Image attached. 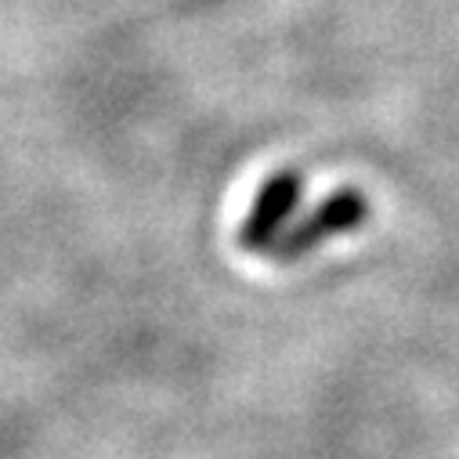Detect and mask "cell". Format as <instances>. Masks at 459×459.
I'll return each instance as SVG.
<instances>
[{"label": "cell", "mask_w": 459, "mask_h": 459, "mask_svg": "<svg viewBox=\"0 0 459 459\" xmlns=\"http://www.w3.org/2000/svg\"><path fill=\"white\" fill-rule=\"evenodd\" d=\"M369 217V203L362 192L355 188H340L333 195H325L304 221H297L293 228H286V232L275 239L272 247V257L275 261H297L311 250H318L325 239H336V236H348L355 232V228Z\"/></svg>", "instance_id": "1"}, {"label": "cell", "mask_w": 459, "mask_h": 459, "mask_svg": "<svg viewBox=\"0 0 459 459\" xmlns=\"http://www.w3.org/2000/svg\"><path fill=\"white\" fill-rule=\"evenodd\" d=\"M304 181L297 170H279L254 199L243 228H239V247L243 250H272L275 239L286 232V221L293 213V206L300 203Z\"/></svg>", "instance_id": "2"}]
</instances>
